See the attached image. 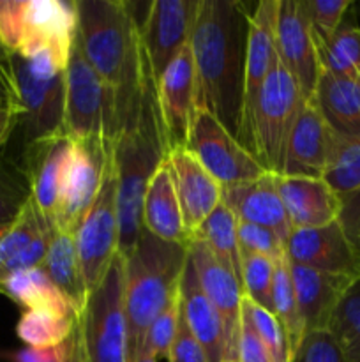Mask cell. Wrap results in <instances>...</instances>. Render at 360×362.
<instances>
[{
	"instance_id": "cell-1",
	"label": "cell",
	"mask_w": 360,
	"mask_h": 362,
	"mask_svg": "<svg viewBox=\"0 0 360 362\" xmlns=\"http://www.w3.org/2000/svg\"><path fill=\"white\" fill-rule=\"evenodd\" d=\"M249 13L235 0H200L189 46L196 105L239 138Z\"/></svg>"
},
{
	"instance_id": "cell-2",
	"label": "cell",
	"mask_w": 360,
	"mask_h": 362,
	"mask_svg": "<svg viewBox=\"0 0 360 362\" xmlns=\"http://www.w3.org/2000/svg\"><path fill=\"white\" fill-rule=\"evenodd\" d=\"M143 49V48H141ZM169 144L157 98V80L141 52V81L126 113L119 138L113 144V168L116 175L119 207V253L133 251L143 230L141 211L152 175L168 159Z\"/></svg>"
},
{
	"instance_id": "cell-3",
	"label": "cell",
	"mask_w": 360,
	"mask_h": 362,
	"mask_svg": "<svg viewBox=\"0 0 360 362\" xmlns=\"http://www.w3.org/2000/svg\"><path fill=\"white\" fill-rule=\"evenodd\" d=\"M76 39L95 73L119 94L122 124L141 81L140 23L122 0H76Z\"/></svg>"
},
{
	"instance_id": "cell-4",
	"label": "cell",
	"mask_w": 360,
	"mask_h": 362,
	"mask_svg": "<svg viewBox=\"0 0 360 362\" xmlns=\"http://www.w3.org/2000/svg\"><path fill=\"white\" fill-rule=\"evenodd\" d=\"M187 247L157 239L143 228L136 246L124 258L127 362L140 357L150 324L179 293Z\"/></svg>"
},
{
	"instance_id": "cell-5",
	"label": "cell",
	"mask_w": 360,
	"mask_h": 362,
	"mask_svg": "<svg viewBox=\"0 0 360 362\" xmlns=\"http://www.w3.org/2000/svg\"><path fill=\"white\" fill-rule=\"evenodd\" d=\"M304 101L299 85L275 53L240 140L268 173H281L286 144Z\"/></svg>"
},
{
	"instance_id": "cell-6",
	"label": "cell",
	"mask_w": 360,
	"mask_h": 362,
	"mask_svg": "<svg viewBox=\"0 0 360 362\" xmlns=\"http://www.w3.org/2000/svg\"><path fill=\"white\" fill-rule=\"evenodd\" d=\"M122 129L119 94L87 62L74 37L66 69L64 131L71 140L101 138L115 144Z\"/></svg>"
},
{
	"instance_id": "cell-7",
	"label": "cell",
	"mask_w": 360,
	"mask_h": 362,
	"mask_svg": "<svg viewBox=\"0 0 360 362\" xmlns=\"http://www.w3.org/2000/svg\"><path fill=\"white\" fill-rule=\"evenodd\" d=\"M14 81L25 124V141L66 134V67L46 49L28 57L11 55Z\"/></svg>"
},
{
	"instance_id": "cell-8",
	"label": "cell",
	"mask_w": 360,
	"mask_h": 362,
	"mask_svg": "<svg viewBox=\"0 0 360 362\" xmlns=\"http://www.w3.org/2000/svg\"><path fill=\"white\" fill-rule=\"evenodd\" d=\"M124 271L126 260L119 253L78 317L88 362H127Z\"/></svg>"
},
{
	"instance_id": "cell-9",
	"label": "cell",
	"mask_w": 360,
	"mask_h": 362,
	"mask_svg": "<svg viewBox=\"0 0 360 362\" xmlns=\"http://www.w3.org/2000/svg\"><path fill=\"white\" fill-rule=\"evenodd\" d=\"M186 148L221 187L254 182L267 173L261 163L205 110H196Z\"/></svg>"
},
{
	"instance_id": "cell-10",
	"label": "cell",
	"mask_w": 360,
	"mask_h": 362,
	"mask_svg": "<svg viewBox=\"0 0 360 362\" xmlns=\"http://www.w3.org/2000/svg\"><path fill=\"white\" fill-rule=\"evenodd\" d=\"M74 244L90 296L101 285L113 258L119 255V207L113 158L97 198L74 233Z\"/></svg>"
},
{
	"instance_id": "cell-11",
	"label": "cell",
	"mask_w": 360,
	"mask_h": 362,
	"mask_svg": "<svg viewBox=\"0 0 360 362\" xmlns=\"http://www.w3.org/2000/svg\"><path fill=\"white\" fill-rule=\"evenodd\" d=\"M112 158V141L101 138L73 140V152L55 216V228L59 232L76 233L101 191Z\"/></svg>"
},
{
	"instance_id": "cell-12",
	"label": "cell",
	"mask_w": 360,
	"mask_h": 362,
	"mask_svg": "<svg viewBox=\"0 0 360 362\" xmlns=\"http://www.w3.org/2000/svg\"><path fill=\"white\" fill-rule=\"evenodd\" d=\"M198 6L200 0H155L148 6L140 21V41L155 80L189 45Z\"/></svg>"
},
{
	"instance_id": "cell-13",
	"label": "cell",
	"mask_w": 360,
	"mask_h": 362,
	"mask_svg": "<svg viewBox=\"0 0 360 362\" xmlns=\"http://www.w3.org/2000/svg\"><path fill=\"white\" fill-rule=\"evenodd\" d=\"M275 53L296 81L304 99H313L321 74L313 28L304 0H279L275 16Z\"/></svg>"
},
{
	"instance_id": "cell-14",
	"label": "cell",
	"mask_w": 360,
	"mask_h": 362,
	"mask_svg": "<svg viewBox=\"0 0 360 362\" xmlns=\"http://www.w3.org/2000/svg\"><path fill=\"white\" fill-rule=\"evenodd\" d=\"M76 37V2L64 0H25L23 35L18 55L35 52L53 53L67 69Z\"/></svg>"
},
{
	"instance_id": "cell-15",
	"label": "cell",
	"mask_w": 360,
	"mask_h": 362,
	"mask_svg": "<svg viewBox=\"0 0 360 362\" xmlns=\"http://www.w3.org/2000/svg\"><path fill=\"white\" fill-rule=\"evenodd\" d=\"M189 257L196 269L198 279L205 296L214 304L215 311L224 325L228 362H236L240 334V308H242L244 288L240 279L233 274L228 265L222 264L201 240H191Z\"/></svg>"
},
{
	"instance_id": "cell-16",
	"label": "cell",
	"mask_w": 360,
	"mask_h": 362,
	"mask_svg": "<svg viewBox=\"0 0 360 362\" xmlns=\"http://www.w3.org/2000/svg\"><path fill=\"white\" fill-rule=\"evenodd\" d=\"M289 264L344 278L360 276V255L348 240L337 221L320 228L293 230L286 243Z\"/></svg>"
},
{
	"instance_id": "cell-17",
	"label": "cell",
	"mask_w": 360,
	"mask_h": 362,
	"mask_svg": "<svg viewBox=\"0 0 360 362\" xmlns=\"http://www.w3.org/2000/svg\"><path fill=\"white\" fill-rule=\"evenodd\" d=\"M157 98L168 136L169 152L186 147L194 115H196V71L193 53L187 45L172 60L157 80Z\"/></svg>"
},
{
	"instance_id": "cell-18",
	"label": "cell",
	"mask_w": 360,
	"mask_h": 362,
	"mask_svg": "<svg viewBox=\"0 0 360 362\" xmlns=\"http://www.w3.org/2000/svg\"><path fill=\"white\" fill-rule=\"evenodd\" d=\"M73 140L67 134L41 138L27 144L25 148V177L30 194L39 211L55 225L60 191L69 165Z\"/></svg>"
},
{
	"instance_id": "cell-19",
	"label": "cell",
	"mask_w": 360,
	"mask_h": 362,
	"mask_svg": "<svg viewBox=\"0 0 360 362\" xmlns=\"http://www.w3.org/2000/svg\"><path fill=\"white\" fill-rule=\"evenodd\" d=\"M334 141L335 134L327 126L320 110L313 99H306L289 133L279 175L323 177Z\"/></svg>"
},
{
	"instance_id": "cell-20",
	"label": "cell",
	"mask_w": 360,
	"mask_h": 362,
	"mask_svg": "<svg viewBox=\"0 0 360 362\" xmlns=\"http://www.w3.org/2000/svg\"><path fill=\"white\" fill-rule=\"evenodd\" d=\"M279 0H261L247 20L246 67H244V99L240 131L236 140H242L247 122L253 113L258 92L268 76L275 57V16Z\"/></svg>"
},
{
	"instance_id": "cell-21",
	"label": "cell",
	"mask_w": 360,
	"mask_h": 362,
	"mask_svg": "<svg viewBox=\"0 0 360 362\" xmlns=\"http://www.w3.org/2000/svg\"><path fill=\"white\" fill-rule=\"evenodd\" d=\"M168 166L184 225L193 240L194 232L222 202V187L186 147L173 148L169 152Z\"/></svg>"
},
{
	"instance_id": "cell-22",
	"label": "cell",
	"mask_w": 360,
	"mask_h": 362,
	"mask_svg": "<svg viewBox=\"0 0 360 362\" xmlns=\"http://www.w3.org/2000/svg\"><path fill=\"white\" fill-rule=\"evenodd\" d=\"M274 184L293 230L320 228L337 221L341 198L321 177L274 173Z\"/></svg>"
},
{
	"instance_id": "cell-23",
	"label": "cell",
	"mask_w": 360,
	"mask_h": 362,
	"mask_svg": "<svg viewBox=\"0 0 360 362\" xmlns=\"http://www.w3.org/2000/svg\"><path fill=\"white\" fill-rule=\"evenodd\" d=\"M55 225L28 200L16 221L0 237V279L25 269L41 267Z\"/></svg>"
},
{
	"instance_id": "cell-24",
	"label": "cell",
	"mask_w": 360,
	"mask_h": 362,
	"mask_svg": "<svg viewBox=\"0 0 360 362\" xmlns=\"http://www.w3.org/2000/svg\"><path fill=\"white\" fill-rule=\"evenodd\" d=\"M222 204L233 212L236 221L272 230L286 246L293 228L275 189L274 173L267 172L254 182L242 186L222 187Z\"/></svg>"
},
{
	"instance_id": "cell-25",
	"label": "cell",
	"mask_w": 360,
	"mask_h": 362,
	"mask_svg": "<svg viewBox=\"0 0 360 362\" xmlns=\"http://www.w3.org/2000/svg\"><path fill=\"white\" fill-rule=\"evenodd\" d=\"M180 306L186 325L201 345L208 362H228L224 325L214 304L201 288L189 251L180 279Z\"/></svg>"
},
{
	"instance_id": "cell-26",
	"label": "cell",
	"mask_w": 360,
	"mask_h": 362,
	"mask_svg": "<svg viewBox=\"0 0 360 362\" xmlns=\"http://www.w3.org/2000/svg\"><path fill=\"white\" fill-rule=\"evenodd\" d=\"M304 331H327L332 313L352 279L289 264Z\"/></svg>"
},
{
	"instance_id": "cell-27",
	"label": "cell",
	"mask_w": 360,
	"mask_h": 362,
	"mask_svg": "<svg viewBox=\"0 0 360 362\" xmlns=\"http://www.w3.org/2000/svg\"><path fill=\"white\" fill-rule=\"evenodd\" d=\"M141 223H143V228L157 239L180 244V246L191 244V235L184 225L168 159L159 166L148 182L143 198Z\"/></svg>"
},
{
	"instance_id": "cell-28",
	"label": "cell",
	"mask_w": 360,
	"mask_h": 362,
	"mask_svg": "<svg viewBox=\"0 0 360 362\" xmlns=\"http://www.w3.org/2000/svg\"><path fill=\"white\" fill-rule=\"evenodd\" d=\"M313 101L335 136L360 138V76L321 71Z\"/></svg>"
},
{
	"instance_id": "cell-29",
	"label": "cell",
	"mask_w": 360,
	"mask_h": 362,
	"mask_svg": "<svg viewBox=\"0 0 360 362\" xmlns=\"http://www.w3.org/2000/svg\"><path fill=\"white\" fill-rule=\"evenodd\" d=\"M0 293L20 304L25 311H48L60 317L78 318L69 300L41 267L16 271L0 279Z\"/></svg>"
},
{
	"instance_id": "cell-30",
	"label": "cell",
	"mask_w": 360,
	"mask_h": 362,
	"mask_svg": "<svg viewBox=\"0 0 360 362\" xmlns=\"http://www.w3.org/2000/svg\"><path fill=\"white\" fill-rule=\"evenodd\" d=\"M41 269L52 279L53 285L62 292V296L69 300L80 317L87 306L88 290L81 274L73 233L59 232L55 228Z\"/></svg>"
},
{
	"instance_id": "cell-31",
	"label": "cell",
	"mask_w": 360,
	"mask_h": 362,
	"mask_svg": "<svg viewBox=\"0 0 360 362\" xmlns=\"http://www.w3.org/2000/svg\"><path fill=\"white\" fill-rule=\"evenodd\" d=\"M194 240H201L219 260L228 265L242 283V255L236 237V218L224 204H219L194 232Z\"/></svg>"
},
{
	"instance_id": "cell-32",
	"label": "cell",
	"mask_w": 360,
	"mask_h": 362,
	"mask_svg": "<svg viewBox=\"0 0 360 362\" xmlns=\"http://www.w3.org/2000/svg\"><path fill=\"white\" fill-rule=\"evenodd\" d=\"M327 331L337 341L346 362H360V276L342 292Z\"/></svg>"
},
{
	"instance_id": "cell-33",
	"label": "cell",
	"mask_w": 360,
	"mask_h": 362,
	"mask_svg": "<svg viewBox=\"0 0 360 362\" xmlns=\"http://www.w3.org/2000/svg\"><path fill=\"white\" fill-rule=\"evenodd\" d=\"M272 313L275 315L279 324L284 329L289 354H292L302 341V336L306 334V331H304L299 304H296L288 258L275 264L274 285H272Z\"/></svg>"
},
{
	"instance_id": "cell-34",
	"label": "cell",
	"mask_w": 360,
	"mask_h": 362,
	"mask_svg": "<svg viewBox=\"0 0 360 362\" xmlns=\"http://www.w3.org/2000/svg\"><path fill=\"white\" fill-rule=\"evenodd\" d=\"M321 71L335 76H356L360 69V28L339 27L328 41H316Z\"/></svg>"
},
{
	"instance_id": "cell-35",
	"label": "cell",
	"mask_w": 360,
	"mask_h": 362,
	"mask_svg": "<svg viewBox=\"0 0 360 362\" xmlns=\"http://www.w3.org/2000/svg\"><path fill=\"white\" fill-rule=\"evenodd\" d=\"M78 318L60 317L48 311H23L16 325V334L32 349H52L66 343L74 331Z\"/></svg>"
},
{
	"instance_id": "cell-36",
	"label": "cell",
	"mask_w": 360,
	"mask_h": 362,
	"mask_svg": "<svg viewBox=\"0 0 360 362\" xmlns=\"http://www.w3.org/2000/svg\"><path fill=\"white\" fill-rule=\"evenodd\" d=\"M321 179L339 198L360 189V138L335 136L330 159Z\"/></svg>"
},
{
	"instance_id": "cell-37",
	"label": "cell",
	"mask_w": 360,
	"mask_h": 362,
	"mask_svg": "<svg viewBox=\"0 0 360 362\" xmlns=\"http://www.w3.org/2000/svg\"><path fill=\"white\" fill-rule=\"evenodd\" d=\"M30 198V186L23 170L0 158V230H7L16 221Z\"/></svg>"
},
{
	"instance_id": "cell-38",
	"label": "cell",
	"mask_w": 360,
	"mask_h": 362,
	"mask_svg": "<svg viewBox=\"0 0 360 362\" xmlns=\"http://www.w3.org/2000/svg\"><path fill=\"white\" fill-rule=\"evenodd\" d=\"M240 311H242L244 317L251 322V325L254 327L256 334L260 336L263 345L267 346L272 361L288 362L289 359L288 339H286L284 329H282V325L279 324L275 315L272 313V311L254 304L253 300L247 299L246 296H244L242 299V308H240Z\"/></svg>"
},
{
	"instance_id": "cell-39",
	"label": "cell",
	"mask_w": 360,
	"mask_h": 362,
	"mask_svg": "<svg viewBox=\"0 0 360 362\" xmlns=\"http://www.w3.org/2000/svg\"><path fill=\"white\" fill-rule=\"evenodd\" d=\"M180 288L179 293L173 297L172 303L157 315L154 322L148 327L147 334H145L143 346H141V356L154 357V359H168L169 350H172L173 341H175L176 331H179L180 324Z\"/></svg>"
},
{
	"instance_id": "cell-40",
	"label": "cell",
	"mask_w": 360,
	"mask_h": 362,
	"mask_svg": "<svg viewBox=\"0 0 360 362\" xmlns=\"http://www.w3.org/2000/svg\"><path fill=\"white\" fill-rule=\"evenodd\" d=\"M275 264L261 255H242L244 296L258 306L272 311V285Z\"/></svg>"
},
{
	"instance_id": "cell-41",
	"label": "cell",
	"mask_w": 360,
	"mask_h": 362,
	"mask_svg": "<svg viewBox=\"0 0 360 362\" xmlns=\"http://www.w3.org/2000/svg\"><path fill=\"white\" fill-rule=\"evenodd\" d=\"M236 237H239L240 255H261L274 264L286 258V246L272 230L253 223L236 221Z\"/></svg>"
},
{
	"instance_id": "cell-42",
	"label": "cell",
	"mask_w": 360,
	"mask_h": 362,
	"mask_svg": "<svg viewBox=\"0 0 360 362\" xmlns=\"http://www.w3.org/2000/svg\"><path fill=\"white\" fill-rule=\"evenodd\" d=\"M313 35L316 41H328L339 30L352 0H304Z\"/></svg>"
},
{
	"instance_id": "cell-43",
	"label": "cell",
	"mask_w": 360,
	"mask_h": 362,
	"mask_svg": "<svg viewBox=\"0 0 360 362\" xmlns=\"http://www.w3.org/2000/svg\"><path fill=\"white\" fill-rule=\"evenodd\" d=\"M288 362H346L337 341L328 331H313L302 336Z\"/></svg>"
},
{
	"instance_id": "cell-44",
	"label": "cell",
	"mask_w": 360,
	"mask_h": 362,
	"mask_svg": "<svg viewBox=\"0 0 360 362\" xmlns=\"http://www.w3.org/2000/svg\"><path fill=\"white\" fill-rule=\"evenodd\" d=\"M25 0H0V42L9 55L18 53L23 35Z\"/></svg>"
},
{
	"instance_id": "cell-45",
	"label": "cell",
	"mask_w": 360,
	"mask_h": 362,
	"mask_svg": "<svg viewBox=\"0 0 360 362\" xmlns=\"http://www.w3.org/2000/svg\"><path fill=\"white\" fill-rule=\"evenodd\" d=\"M236 362H274L251 322L240 311V334Z\"/></svg>"
},
{
	"instance_id": "cell-46",
	"label": "cell",
	"mask_w": 360,
	"mask_h": 362,
	"mask_svg": "<svg viewBox=\"0 0 360 362\" xmlns=\"http://www.w3.org/2000/svg\"><path fill=\"white\" fill-rule=\"evenodd\" d=\"M168 361L169 362H208L203 349H201V345L196 341V338L191 334L189 327L186 325V320H184L182 313H180L179 331H176L175 341H173L172 350H169Z\"/></svg>"
},
{
	"instance_id": "cell-47",
	"label": "cell",
	"mask_w": 360,
	"mask_h": 362,
	"mask_svg": "<svg viewBox=\"0 0 360 362\" xmlns=\"http://www.w3.org/2000/svg\"><path fill=\"white\" fill-rule=\"evenodd\" d=\"M337 223L356 253L360 255V189L341 197V212Z\"/></svg>"
},
{
	"instance_id": "cell-48",
	"label": "cell",
	"mask_w": 360,
	"mask_h": 362,
	"mask_svg": "<svg viewBox=\"0 0 360 362\" xmlns=\"http://www.w3.org/2000/svg\"><path fill=\"white\" fill-rule=\"evenodd\" d=\"M66 356V343L52 349H27L16 350L13 354H6L11 362H62Z\"/></svg>"
},
{
	"instance_id": "cell-49",
	"label": "cell",
	"mask_w": 360,
	"mask_h": 362,
	"mask_svg": "<svg viewBox=\"0 0 360 362\" xmlns=\"http://www.w3.org/2000/svg\"><path fill=\"white\" fill-rule=\"evenodd\" d=\"M0 101L11 103V105L18 106L21 110L16 81H14L13 67H11V59H6V57H0Z\"/></svg>"
},
{
	"instance_id": "cell-50",
	"label": "cell",
	"mask_w": 360,
	"mask_h": 362,
	"mask_svg": "<svg viewBox=\"0 0 360 362\" xmlns=\"http://www.w3.org/2000/svg\"><path fill=\"white\" fill-rule=\"evenodd\" d=\"M20 119L21 110L18 106L0 101V148L9 140L11 133H13L14 126L20 122Z\"/></svg>"
},
{
	"instance_id": "cell-51",
	"label": "cell",
	"mask_w": 360,
	"mask_h": 362,
	"mask_svg": "<svg viewBox=\"0 0 360 362\" xmlns=\"http://www.w3.org/2000/svg\"><path fill=\"white\" fill-rule=\"evenodd\" d=\"M62 362H88L83 336H81L80 322H76L74 331L71 332L69 338L66 339V356H64Z\"/></svg>"
},
{
	"instance_id": "cell-52",
	"label": "cell",
	"mask_w": 360,
	"mask_h": 362,
	"mask_svg": "<svg viewBox=\"0 0 360 362\" xmlns=\"http://www.w3.org/2000/svg\"><path fill=\"white\" fill-rule=\"evenodd\" d=\"M133 362H157V359H154V357H148V356H141V357H138V359H134Z\"/></svg>"
},
{
	"instance_id": "cell-53",
	"label": "cell",
	"mask_w": 360,
	"mask_h": 362,
	"mask_svg": "<svg viewBox=\"0 0 360 362\" xmlns=\"http://www.w3.org/2000/svg\"><path fill=\"white\" fill-rule=\"evenodd\" d=\"M4 232H6V230H0V237H2V233H4Z\"/></svg>"
},
{
	"instance_id": "cell-54",
	"label": "cell",
	"mask_w": 360,
	"mask_h": 362,
	"mask_svg": "<svg viewBox=\"0 0 360 362\" xmlns=\"http://www.w3.org/2000/svg\"><path fill=\"white\" fill-rule=\"evenodd\" d=\"M359 76H360V69H359Z\"/></svg>"
}]
</instances>
